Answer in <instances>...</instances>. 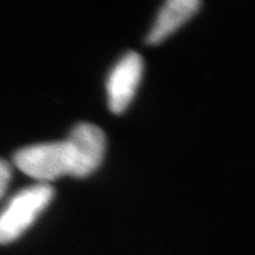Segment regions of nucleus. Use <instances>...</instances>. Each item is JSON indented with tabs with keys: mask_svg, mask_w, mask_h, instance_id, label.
Here are the masks:
<instances>
[{
	"mask_svg": "<svg viewBox=\"0 0 255 255\" xmlns=\"http://www.w3.org/2000/svg\"><path fill=\"white\" fill-rule=\"evenodd\" d=\"M107 138L101 128L79 123L64 141L25 146L13 156L14 165L39 183L63 176L85 177L104 158Z\"/></svg>",
	"mask_w": 255,
	"mask_h": 255,
	"instance_id": "1",
	"label": "nucleus"
},
{
	"mask_svg": "<svg viewBox=\"0 0 255 255\" xmlns=\"http://www.w3.org/2000/svg\"><path fill=\"white\" fill-rule=\"evenodd\" d=\"M53 195V188L47 183H37L15 194L0 213V245L20 238L49 207Z\"/></svg>",
	"mask_w": 255,
	"mask_h": 255,
	"instance_id": "2",
	"label": "nucleus"
},
{
	"mask_svg": "<svg viewBox=\"0 0 255 255\" xmlns=\"http://www.w3.org/2000/svg\"><path fill=\"white\" fill-rule=\"evenodd\" d=\"M143 69L142 57L128 52L114 66L107 81L108 105L111 113L120 115L128 109L139 87Z\"/></svg>",
	"mask_w": 255,
	"mask_h": 255,
	"instance_id": "3",
	"label": "nucleus"
},
{
	"mask_svg": "<svg viewBox=\"0 0 255 255\" xmlns=\"http://www.w3.org/2000/svg\"><path fill=\"white\" fill-rule=\"evenodd\" d=\"M201 5L199 0H170L165 2L146 36V43L149 45L162 43L194 17Z\"/></svg>",
	"mask_w": 255,
	"mask_h": 255,
	"instance_id": "4",
	"label": "nucleus"
},
{
	"mask_svg": "<svg viewBox=\"0 0 255 255\" xmlns=\"http://www.w3.org/2000/svg\"><path fill=\"white\" fill-rule=\"evenodd\" d=\"M12 180V168L7 161L0 158V199L5 195Z\"/></svg>",
	"mask_w": 255,
	"mask_h": 255,
	"instance_id": "5",
	"label": "nucleus"
}]
</instances>
